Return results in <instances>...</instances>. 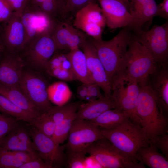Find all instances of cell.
<instances>
[{
  "label": "cell",
  "instance_id": "obj_47",
  "mask_svg": "<svg viewBox=\"0 0 168 168\" xmlns=\"http://www.w3.org/2000/svg\"><path fill=\"white\" fill-rule=\"evenodd\" d=\"M127 7L129 10V0H121Z\"/></svg>",
  "mask_w": 168,
  "mask_h": 168
},
{
  "label": "cell",
  "instance_id": "obj_12",
  "mask_svg": "<svg viewBox=\"0 0 168 168\" xmlns=\"http://www.w3.org/2000/svg\"><path fill=\"white\" fill-rule=\"evenodd\" d=\"M31 127L29 130L39 156L51 168L64 165L66 161L64 147L56 143L52 137Z\"/></svg>",
  "mask_w": 168,
  "mask_h": 168
},
{
  "label": "cell",
  "instance_id": "obj_37",
  "mask_svg": "<svg viewBox=\"0 0 168 168\" xmlns=\"http://www.w3.org/2000/svg\"><path fill=\"white\" fill-rule=\"evenodd\" d=\"M95 0H68L65 4L63 10V16L69 14L76 13Z\"/></svg>",
  "mask_w": 168,
  "mask_h": 168
},
{
  "label": "cell",
  "instance_id": "obj_48",
  "mask_svg": "<svg viewBox=\"0 0 168 168\" xmlns=\"http://www.w3.org/2000/svg\"><path fill=\"white\" fill-rule=\"evenodd\" d=\"M63 1V2H64V5L66 3V2L68 0H62Z\"/></svg>",
  "mask_w": 168,
  "mask_h": 168
},
{
  "label": "cell",
  "instance_id": "obj_36",
  "mask_svg": "<svg viewBox=\"0 0 168 168\" xmlns=\"http://www.w3.org/2000/svg\"><path fill=\"white\" fill-rule=\"evenodd\" d=\"M16 129L19 138L27 148L28 151L33 154L38 155L29 130L28 131L24 127L20 126L19 124L16 127Z\"/></svg>",
  "mask_w": 168,
  "mask_h": 168
},
{
  "label": "cell",
  "instance_id": "obj_3",
  "mask_svg": "<svg viewBox=\"0 0 168 168\" xmlns=\"http://www.w3.org/2000/svg\"><path fill=\"white\" fill-rule=\"evenodd\" d=\"M133 33L127 27L111 40H90L110 80L120 70Z\"/></svg>",
  "mask_w": 168,
  "mask_h": 168
},
{
  "label": "cell",
  "instance_id": "obj_33",
  "mask_svg": "<svg viewBox=\"0 0 168 168\" xmlns=\"http://www.w3.org/2000/svg\"><path fill=\"white\" fill-rule=\"evenodd\" d=\"M22 164L15 157L12 151L0 148V168H20Z\"/></svg>",
  "mask_w": 168,
  "mask_h": 168
},
{
  "label": "cell",
  "instance_id": "obj_5",
  "mask_svg": "<svg viewBox=\"0 0 168 168\" xmlns=\"http://www.w3.org/2000/svg\"><path fill=\"white\" fill-rule=\"evenodd\" d=\"M140 87L136 80L122 72L117 73L111 80V97L115 108L130 113L132 120L138 124L135 110Z\"/></svg>",
  "mask_w": 168,
  "mask_h": 168
},
{
  "label": "cell",
  "instance_id": "obj_32",
  "mask_svg": "<svg viewBox=\"0 0 168 168\" xmlns=\"http://www.w3.org/2000/svg\"><path fill=\"white\" fill-rule=\"evenodd\" d=\"M64 6V4L62 0H45L38 8L54 20L55 18L58 16H61Z\"/></svg>",
  "mask_w": 168,
  "mask_h": 168
},
{
  "label": "cell",
  "instance_id": "obj_14",
  "mask_svg": "<svg viewBox=\"0 0 168 168\" xmlns=\"http://www.w3.org/2000/svg\"><path fill=\"white\" fill-rule=\"evenodd\" d=\"M26 47L27 55L30 61L36 67L44 68L57 50L51 34L38 37Z\"/></svg>",
  "mask_w": 168,
  "mask_h": 168
},
{
  "label": "cell",
  "instance_id": "obj_2",
  "mask_svg": "<svg viewBox=\"0 0 168 168\" xmlns=\"http://www.w3.org/2000/svg\"><path fill=\"white\" fill-rule=\"evenodd\" d=\"M101 131L104 138L121 153L137 162L138 150L150 145L140 125L131 119L114 128H102Z\"/></svg>",
  "mask_w": 168,
  "mask_h": 168
},
{
  "label": "cell",
  "instance_id": "obj_17",
  "mask_svg": "<svg viewBox=\"0 0 168 168\" xmlns=\"http://www.w3.org/2000/svg\"><path fill=\"white\" fill-rule=\"evenodd\" d=\"M24 63L19 57L7 56L0 63V84L19 86L23 73Z\"/></svg>",
  "mask_w": 168,
  "mask_h": 168
},
{
  "label": "cell",
  "instance_id": "obj_40",
  "mask_svg": "<svg viewBox=\"0 0 168 168\" xmlns=\"http://www.w3.org/2000/svg\"><path fill=\"white\" fill-rule=\"evenodd\" d=\"M13 13L6 0H0V23L6 21Z\"/></svg>",
  "mask_w": 168,
  "mask_h": 168
},
{
  "label": "cell",
  "instance_id": "obj_11",
  "mask_svg": "<svg viewBox=\"0 0 168 168\" xmlns=\"http://www.w3.org/2000/svg\"><path fill=\"white\" fill-rule=\"evenodd\" d=\"M21 18L26 33V47L38 37L44 34H51L56 22L38 7L28 3Z\"/></svg>",
  "mask_w": 168,
  "mask_h": 168
},
{
  "label": "cell",
  "instance_id": "obj_45",
  "mask_svg": "<svg viewBox=\"0 0 168 168\" xmlns=\"http://www.w3.org/2000/svg\"><path fill=\"white\" fill-rule=\"evenodd\" d=\"M76 95L77 98L81 100L87 102L91 101L89 96L86 84L82 83L77 89Z\"/></svg>",
  "mask_w": 168,
  "mask_h": 168
},
{
  "label": "cell",
  "instance_id": "obj_13",
  "mask_svg": "<svg viewBox=\"0 0 168 168\" xmlns=\"http://www.w3.org/2000/svg\"><path fill=\"white\" fill-rule=\"evenodd\" d=\"M80 48L84 53L88 69L93 82L103 91L104 96L111 97V81L100 60L96 49L90 40L86 39Z\"/></svg>",
  "mask_w": 168,
  "mask_h": 168
},
{
  "label": "cell",
  "instance_id": "obj_34",
  "mask_svg": "<svg viewBox=\"0 0 168 168\" xmlns=\"http://www.w3.org/2000/svg\"><path fill=\"white\" fill-rule=\"evenodd\" d=\"M67 159L68 167L70 168H84L86 166L85 156L86 150L69 152Z\"/></svg>",
  "mask_w": 168,
  "mask_h": 168
},
{
  "label": "cell",
  "instance_id": "obj_1",
  "mask_svg": "<svg viewBox=\"0 0 168 168\" xmlns=\"http://www.w3.org/2000/svg\"><path fill=\"white\" fill-rule=\"evenodd\" d=\"M135 113L149 141L167 133L168 118L160 109L149 85L140 87Z\"/></svg>",
  "mask_w": 168,
  "mask_h": 168
},
{
  "label": "cell",
  "instance_id": "obj_6",
  "mask_svg": "<svg viewBox=\"0 0 168 168\" xmlns=\"http://www.w3.org/2000/svg\"><path fill=\"white\" fill-rule=\"evenodd\" d=\"M86 152L103 168H145L142 163L133 161L124 155L105 138L88 146Z\"/></svg>",
  "mask_w": 168,
  "mask_h": 168
},
{
  "label": "cell",
  "instance_id": "obj_22",
  "mask_svg": "<svg viewBox=\"0 0 168 168\" xmlns=\"http://www.w3.org/2000/svg\"><path fill=\"white\" fill-rule=\"evenodd\" d=\"M0 95L23 109L37 116L42 113L31 103L19 86L0 84Z\"/></svg>",
  "mask_w": 168,
  "mask_h": 168
},
{
  "label": "cell",
  "instance_id": "obj_16",
  "mask_svg": "<svg viewBox=\"0 0 168 168\" xmlns=\"http://www.w3.org/2000/svg\"><path fill=\"white\" fill-rule=\"evenodd\" d=\"M5 22L3 40L7 49L15 53L26 48V35L21 16L13 12Z\"/></svg>",
  "mask_w": 168,
  "mask_h": 168
},
{
  "label": "cell",
  "instance_id": "obj_18",
  "mask_svg": "<svg viewBox=\"0 0 168 168\" xmlns=\"http://www.w3.org/2000/svg\"><path fill=\"white\" fill-rule=\"evenodd\" d=\"M111 97H103L81 104L76 113V119L92 121L105 111L115 108Z\"/></svg>",
  "mask_w": 168,
  "mask_h": 168
},
{
  "label": "cell",
  "instance_id": "obj_42",
  "mask_svg": "<svg viewBox=\"0 0 168 168\" xmlns=\"http://www.w3.org/2000/svg\"><path fill=\"white\" fill-rule=\"evenodd\" d=\"M15 157L23 164L29 162L39 157L38 155L26 151H12Z\"/></svg>",
  "mask_w": 168,
  "mask_h": 168
},
{
  "label": "cell",
  "instance_id": "obj_41",
  "mask_svg": "<svg viewBox=\"0 0 168 168\" xmlns=\"http://www.w3.org/2000/svg\"><path fill=\"white\" fill-rule=\"evenodd\" d=\"M29 0H6L13 12L21 15Z\"/></svg>",
  "mask_w": 168,
  "mask_h": 168
},
{
  "label": "cell",
  "instance_id": "obj_15",
  "mask_svg": "<svg viewBox=\"0 0 168 168\" xmlns=\"http://www.w3.org/2000/svg\"><path fill=\"white\" fill-rule=\"evenodd\" d=\"M98 0L109 28H124L130 24L132 16L127 7L121 0Z\"/></svg>",
  "mask_w": 168,
  "mask_h": 168
},
{
  "label": "cell",
  "instance_id": "obj_19",
  "mask_svg": "<svg viewBox=\"0 0 168 168\" xmlns=\"http://www.w3.org/2000/svg\"><path fill=\"white\" fill-rule=\"evenodd\" d=\"M167 66H161L159 69L157 68L153 75L155 76L152 84L150 85L158 104L164 114L168 110V70Z\"/></svg>",
  "mask_w": 168,
  "mask_h": 168
},
{
  "label": "cell",
  "instance_id": "obj_49",
  "mask_svg": "<svg viewBox=\"0 0 168 168\" xmlns=\"http://www.w3.org/2000/svg\"><path fill=\"white\" fill-rule=\"evenodd\" d=\"M2 48H1V44H0V49H1Z\"/></svg>",
  "mask_w": 168,
  "mask_h": 168
},
{
  "label": "cell",
  "instance_id": "obj_10",
  "mask_svg": "<svg viewBox=\"0 0 168 168\" xmlns=\"http://www.w3.org/2000/svg\"><path fill=\"white\" fill-rule=\"evenodd\" d=\"M99 127L91 121L76 119L68 137V152L82 151L94 142L104 138Z\"/></svg>",
  "mask_w": 168,
  "mask_h": 168
},
{
  "label": "cell",
  "instance_id": "obj_9",
  "mask_svg": "<svg viewBox=\"0 0 168 168\" xmlns=\"http://www.w3.org/2000/svg\"><path fill=\"white\" fill-rule=\"evenodd\" d=\"M49 85L40 75L30 72H23L19 87L31 103L42 113L52 106L48 95Z\"/></svg>",
  "mask_w": 168,
  "mask_h": 168
},
{
  "label": "cell",
  "instance_id": "obj_28",
  "mask_svg": "<svg viewBox=\"0 0 168 168\" xmlns=\"http://www.w3.org/2000/svg\"><path fill=\"white\" fill-rule=\"evenodd\" d=\"M82 104L80 102L52 106L47 112L56 125L76 113Z\"/></svg>",
  "mask_w": 168,
  "mask_h": 168
},
{
  "label": "cell",
  "instance_id": "obj_8",
  "mask_svg": "<svg viewBox=\"0 0 168 168\" xmlns=\"http://www.w3.org/2000/svg\"><path fill=\"white\" fill-rule=\"evenodd\" d=\"M106 25L102 9L95 1L82 8L75 14L73 26L92 37L102 39L103 29Z\"/></svg>",
  "mask_w": 168,
  "mask_h": 168
},
{
  "label": "cell",
  "instance_id": "obj_46",
  "mask_svg": "<svg viewBox=\"0 0 168 168\" xmlns=\"http://www.w3.org/2000/svg\"><path fill=\"white\" fill-rule=\"evenodd\" d=\"M157 16L168 20V0H163L162 3L157 5Z\"/></svg>",
  "mask_w": 168,
  "mask_h": 168
},
{
  "label": "cell",
  "instance_id": "obj_24",
  "mask_svg": "<svg viewBox=\"0 0 168 168\" xmlns=\"http://www.w3.org/2000/svg\"><path fill=\"white\" fill-rule=\"evenodd\" d=\"M137 160L151 168H168L167 159L160 153L151 143L140 148L137 154Z\"/></svg>",
  "mask_w": 168,
  "mask_h": 168
},
{
  "label": "cell",
  "instance_id": "obj_38",
  "mask_svg": "<svg viewBox=\"0 0 168 168\" xmlns=\"http://www.w3.org/2000/svg\"><path fill=\"white\" fill-rule=\"evenodd\" d=\"M87 39L84 33L72 26L68 43V48L69 50L79 48Z\"/></svg>",
  "mask_w": 168,
  "mask_h": 168
},
{
  "label": "cell",
  "instance_id": "obj_23",
  "mask_svg": "<svg viewBox=\"0 0 168 168\" xmlns=\"http://www.w3.org/2000/svg\"><path fill=\"white\" fill-rule=\"evenodd\" d=\"M132 118L130 113L114 108L105 111L91 122L99 127L109 129L117 127L129 119L132 120Z\"/></svg>",
  "mask_w": 168,
  "mask_h": 168
},
{
  "label": "cell",
  "instance_id": "obj_29",
  "mask_svg": "<svg viewBox=\"0 0 168 168\" xmlns=\"http://www.w3.org/2000/svg\"><path fill=\"white\" fill-rule=\"evenodd\" d=\"M29 124L42 133L51 137L54 134L56 125L46 112L42 113L37 116Z\"/></svg>",
  "mask_w": 168,
  "mask_h": 168
},
{
  "label": "cell",
  "instance_id": "obj_21",
  "mask_svg": "<svg viewBox=\"0 0 168 168\" xmlns=\"http://www.w3.org/2000/svg\"><path fill=\"white\" fill-rule=\"evenodd\" d=\"M66 55L76 80L82 83H94L88 71L85 54L80 48L70 50Z\"/></svg>",
  "mask_w": 168,
  "mask_h": 168
},
{
  "label": "cell",
  "instance_id": "obj_25",
  "mask_svg": "<svg viewBox=\"0 0 168 168\" xmlns=\"http://www.w3.org/2000/svg\"><path fill=\"white\" fill-rule=\"evenodd\" d=\"M0 110L18 120L31 123L37 116L21 108L7 98L0 95Z\"/></svg>",
  "mask_w": 168,
  "mask_h": 168
},
{
  "label": "cell",
  "instance_id": "obj_20",
  "mask_svg": "<svg viewBox=\"0 0 168 168\" xmlns=\"http://www.w3.org/2000/svg\"><path fill=\"white\" fill-rule=\"evenodd\" d=\"M45 69L49 75L58 79L67 81L76 79L66 54H54Z\"/></svg>",
  "mask_w": 168,
  "mask_h": 168
},
{
  "label": "cell",
  "instance_id": "obj_31",
  "mask_svg": "<svg viewBox=\"0 0 168 168\" xmlns=\"http://www.w3.org/2000/svg\"><path fill=\"white\" fill-rule=\"evenodd\" d=\"M16 128L7 135L1 141L0 148L10 151H22L29 152L19 138Z\"/></svg>",
  "mask_w": 168,
  "mask_h": 168
},
{
  "label": "cell",
  "instance_id": "obj_30",
  "mask_svg": "<svg viewBox=\"0 0 168 168\" xmlns=\"http://www.w3.org/2000/svg\"><path fill=\"white\" fill-rule=\"evenodd\" d=\"M76 113L56 125L52 138L57 144L61 145L68 138L72 124L76 119Z\"/></svg>",
  "mask_w": 168,
  "mask_h": 168
},
{
  "label": "cell",
  "instance_id": "obj_27",
  "mask_svg": "<svg viewBox=\"0 0 168 168\" xmlns=\"http://www.w3.org/2000/svg\"><path fill=\"white\" fill-rule=\"evenodd\" d=\"M73 26L65 22H56L51 35L57 50L68 49V43Z\"/></svg>",
  "mask_w": 168,
  "mask_h": 168
},
{
  "label": "cell",
  "instance_id": "obj_4",
  "mask_svg": "<svg viewBox=\"0 0 168 168\" xmlns=\"http://www.w3.org/2000/svg\"><path fill=\"white\" fill-rule=\"evenodd\" d=\"M133 34L119 72L135 79L140 87H142L147 84L149 76L153 75L158 68L157 64L147 49Z\"/></svg>",
  "mask_w": 168,
  "mask_h": 168
},
{
  "label": "cell",
  "instance_id": "obj_39",
  "mask_svg": "<svg viewBox=\"0 0 168 168\" xmlns=\"http://www.w3.org/2000/svg\"><path fill=\"white\" fill-rule=\"evenodd\" d=\"M150 143L157 149H160L166 158L168 159V135L167 133L158 136Z\"/></svg>",
  "mask_w": 168,
  "mask_h": 168
},
{
  "label": "cell",
  "instance_id": "obj_35",
  "mask_svg": "<svg viewBox=\"0 0 168 168\" xmlns=\"http://www.w3.org/2000/svg\"><path fill=\"white\" fill-rule=\"evenodd\" d=\"M18 120L0 114V142L18 124Z\"/></svg>",
  "mask_w": 168,
  "mask_h": 168
},
{
  "label": "cell",
  "instance_id": "obj_43",
  "mask_svg": "<svg viewBox=\"0 0 168 168\" xmlns=\"http://www.w3.org/2000/svg\"><path fill=\"white\" fill-rule=\"evenodd\" d=\"M89 96L91 101L103 97L99 86L95 83L86 84Z\"/></svg>",
  "mask_w": 168,
  "mask_h": 168
},
{
  "label": "cell",
  "instance_id": "obj_7",
  "mask_svg": "<svg viewBox=\"0 0 168 168\" xmlns=\"http://www.w3.org/2000/svg\"><path fill=\"white\" fill-rule=\"evenodd\" d=\"M136 40L150 53L160 66L167 65L168 59V21L155 25L149 30L133 33Z\"/></svg>",
  "mask_w": 168,
  "mask_h": 168
},
{
  "label": "cell",
  "instance_id": "obj_26",
  "mask_svg": "<svg viewBox=\"0 0 168 168\" xmlns=\"http://www.w3.org/2000/svg\"><path fill=\"white\" fill-rule=\"evenodd\" d=\"M47 93L50 101L57 105L65 104L72 94L69 87L63 81L55 82L49 85Z\"/></svg>",
  "mask_w": 168,
  "mask_h": 168
},
{
  "label": "cell",
  "instance_id": "obj_44",
  "mask_svg": "<svg viewBox=\"0 0 168 168\" xmlns=\"http://www.w3.org/2000/svg\"><path fill=\"white\" fill-rule=\"evenodd\" d=\"M20 168H51L40 157L28 162L23 164Z\"/></svg>",
  "mask_w": 168,
  "mask_h": 168
}]
</instances>
